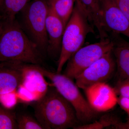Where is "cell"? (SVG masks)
Here are the masks:
<instances>
[{
  "mask_svg": "<svg viewBox=\"0 0 129 129\" xmlns=\"http://www.w3.org/2000/svg\"><path fill=\"white\" fill-rule=\"evenodd\" d=\"M76 0H48L49 6L66 27L73 12Z\"/></svg>",
  "mask_w": 129,
  "mask_h": 129,
  "instance_id": "15",
  "label": "cell"
},
{
  "mask_svg": "<svg viewBox=\"0 0 129 129\" xmlns=\"http://www.w3.org/2000/svg\"><path fill=\"white\" fill-rule=\"evenodd\" d=\"M43 53L16 19L3 21L0 33V65L21 63L40 64Z\"/></svg>",
  "mask_w": 129,
  "mask_h": 129,
  "instance_id": "1",
  "label": "cell"
},
{
  "mask_svg": "<svg viewBox=\"0 0 129 129\" xmlns=\"http://www.w3.org/2000/svg\"><path fill=\"white\" fill-rule=\"evenodd\" d=\"M109 37L113 44L112 51L116 62L117 81L129 79V42L117 33H109Z\"/></svg>",
  "mask_w": 129,
  "mask_h": 129,
  "instance_id": "11",
  "label": "cell"
},
{
  "mask_svg": "<svg viewBox=\"0 0 129 129\" xmlns=\"http://www.w3.org/2000/svg\"><path fill=\"white\" fill-rule=\"evenodd\" d=\"M26 73L16 68L0 67V96L14 91L24 80Z\"/></svg>",
  "mask_w": 129,
  "mask_h": 129,
  "instance_id": "12",
  "label": "cell"
},
{
  "mask_svg": "<svg viewBox=\"0 0 129 129\" xmlns=\"http://www.w3.org/2000/svg\"><path fill=\"white\" fill-rule=\"evenodd\" d=\"M84 90L90 106L98 112L109 111L117 104L114 88L106 83H96Z\"/></svg>",
  "mask_w": 129,
  "mask_h": 129,
  "instance_id": "8",
  "label": "cell"
},
{
  "mask_svg": "<svg viewBox=\"0 0 129 129\" xmlns=\"http://www.w3.org/2000/svg\"><path fill=\"white\" fill-rule=\"evenodd\" d=\"M120 122L116 117L110 114H107L102 117L100 120L83 125L84 129H103L110 128L118 129Z\"/></svg>",
  "mask_w": 129,
  "mask_h": 129,
  "instance_id": "16",
  "label": "cell"
},
{
  "mask_svg": "<svg viewBox=\"0 0 129 129\" xmlns=\"http://www.w3.org/2000/svg\"><path fill=\"white\" fill-rule=\"evenodd\" d=\"M116 62L112 50L85 70L75 79L79 88L84 90L96 83H106L115 76Z\"/></svg>",
  "mask_w": 129,
  "mask_h": 129,
  "instance_id": "7",
  "label": "cell"
},
{
  "mask_svg": "<svg viewBox=\"0 0 129 129\" xmlns=\"http://www.w3.org/2000/svg\"><path fill=\"white\" fill-rule=\"evenodd\" d=\"M3 0H0V12H1V8L2 5Z\"/></svg>",
  "mask_w": 129,
  "mask_h": 129,
  "instance_id": "24",
  "label": "cell"
},
{
  "mask_svg": "<svg viewBox=\"0 0 129 129\" xmlns=\"http://www.w3.org/2000/svg\"><path fill=\"white\" fill-rule=\"evenodd\" d=\"M3 24V21L1 18L0 17V33H1L2 28Z\"/></svg>",
  "mask_w": 129,
  "mask_h": 129,
  "instance_id": "23",
  "label": "cell"
},
{
  "mask_svg": "<svg viewBox=\"0 0 129 129\" xmlns=\"http://www.w3.org/2000/svg\"><path fill=\"white\" fill-rule=\"evenodd\" d=\"M113 46L112 41L109 37L81 47L68 60L63 74L73 80L88 67L112 50Z\"/></svg>",
  "mask_w": 129,
  "mask_h": 129,
  "instance_id": "6",
  "label": "cell"
},
{
  "mask_svg": "<svg viewBox=\"0 0 129 129\" xmlns=\"http://www.w3.org/2000/svg\"><path fill=\"white\" fill-rule=\"evenodd\" d=\"M114 88L117 96L129 98V79L117 81Z\"/></svg>",
  "mask_w": 129,
  "mask_h": 129,
  "instance_id": "19",
  "label": "cell"
},
{
  "mask_svg": "<svg viewBox=\"0 0 129 129\" xmlns=\"http://www.w3.org/2000/svg\"><path fill=\"white\" fill-rule=\"evenodd\" d=\"M32 0H3L0 17L4 22L16 19V16Z\"/></svg>",
  "mask_w": 129,
  "mask_h": 129,
  "instance_id": "14",
  "label": "cell"
},
{
  "mask_svg": "<svg viewBox=\"0 0 129 129\" xmlns=\"http://www.w3.org/2000/svg\"><path fill=\"white\" fill-rule=\"evenodd\" d=\"M128 118L125 123H122L120 125V129H129V114Z\"/></svg>",
  "mask_w": 129,
  "mask_h": 129,
  "instance_id": "22",
  "label": "cell"
},
{
  "mask_svg": "<svg viewBox=\"0 0 129 129\" xmlns=\"http://www.w3.org/2000/svg\"><path fill=\"white\" fill-rule=\"evenodd\" d=\"M48 8V0H32L20 12L21 27L43 54L48 46L46 23Z\"/></svg>",
  "mask_w": 129,
  "mask_h": 129,
  "instance_id": "5",
  "label": "cell"
},
{
  "mask_svg": "<svg viewBox=\"0 0 129 129\" xmlns=\"http://www.w3.org/2000/svg\"><path fill=\"white\" fill-rule=\"evenodd\" d=\"M129 20V0H113Z\"/></svg>",
  "mask_w": 129,
  "mask_h": 129,
  "instance_id": "20",
  "label": "cell"
},
{
  "mask_svg": "<svg viewBox=\"0 0 129 129\" xmlns=\"http://www.w3.org/2000/svg\"><path fill=\"white\" fill-rule=\"evenodd\" d=\"M79 1L90 23L97 29L101 40L108 38L103 22L102 0Z\"/></svg>",
  "mask_w": 129,
  "mask_h": 129,
  "instance_id": "13",
  "label": "cell"
},
{
  "mask_svg": "<svg viewBox=\"0 0 129 129\" xmlns=\"http://www.w3.org/2000/svg\"><path fill=\"white\" fill-rule=\"evenodd\" d=\"M46 24L48 39L47 52L51 57L58 60L65 27L61 19L49 5Z\"/></svg>",
  "mask_w": 129,
  "mask_h": 129,
  "instance_id": "10",
  "label": "cell"
},
{
  "mask_svg": "<svg viewBox=\"0 0 129 129\" xmlns=\"http://www.w3.org/2000/svg\"><path fill=\"white\" fill-rule=\"evenodd\" d=\"M94 28L89 21L79 1L76 0L63 35L57 73H61L65 63L82 47L87 35L94 33Z\"/></svg>",
  "mask_w": 129,
  "mask_h": 129,
  "instance_id": "4",
  "label": "cell"
},
{
  "mask_svg": "<svg viewBox=\"0 0 129 129\" xmlns=\"http://www.w3.org/2000/svg\"><path fill=\"white\" fill-rule=\"evenodd\" d=\"M102 20L108 34L125 36L129 39V20L113 0H102Z\"/></svg>",
  "mask_w": 129,
  "mask_h": 129,
  "instance_id": "9",
  "label": "cell"
},
{
  "mask_svg": "<svg viewBox=\"0 0 129 129\" xmlns=\"http://www.w3.org/2000/svg\"><path fill=\"white\" fill-rule=\"evenodd\" d=\"M18 129L16 115L0 106V129Z\"/></svg>",
  "mask_w": 129,
  "mask_h": 129,
  "instance_id": "17",
  "label": "cell"
},
{
  "mask_svg": "<svg viewBox=\"0 0 129 129\" xmlns=\"http://www.w3.org/2000/svg\"><path fill=\"white\" fill-rule=\"evenodd\" d=\"M117 104L129 114V98L124 97H118Z\"/></svg>",
  "mask_w": 129,
  "mask_h": 129,
  "instance_id": "21",
  "label": "cell"
},
{
  "mask_svg": "<svg viewBox=\"0 0 129 129\" xmlns=\"http://www.w3.org/2000/svg\"><path fill=\"white\" fill-rule=\"evenodd\" d=\"M35 115L44 129H75L80 125L72 104L53 85L35 104Z\"/></svg>",
  "mask_w": 129,
  "mask_h": 129,
  "instance_id": "2",
  "label": "cell"
},
{
  "mask_svg": "<svg viewBox=\"0 0 129 129\" xmlns=\"http://www.w3.org/2000/svg\"><path fill=\"white\" fill-rule=\"evenodd\" d=\"M28 68L38 72L51 81L52 85L73 107L80 125L91 123L97 117L99 112L90 106L73 79L63 74L48 70L40 64H30Z\"/></svg>",
  "mask_w": 129,
  "mask_h": 129,
  "instance_id": "3",
  "label": "cell"
},
{
  "mask_svg": "<svg viewBox=\"0 0 129 129\" xmlns=\"http://www.w3.org/2000/svg\"><path fill=\"white\" fill-rule=\"evenodd\" d=\"M16 120L19 129H44L37 119L26 114L16 115Z\"/></svg>",
  "mask_w": 129,
  "mask_h": 129,
  "instance_id": "18",
  "label": "cell"
}]
</instances>
